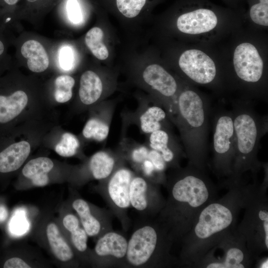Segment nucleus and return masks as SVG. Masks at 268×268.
Listing matches in <instances>:
<instances>
[{
    "instance_id": "nucleus-1",
    "label": "nucleus",
    "mask_w": 268,
    "mask_h": 268,
    "mask_svg": "<svg viewBox=\"0 0 268 268\" xmlns=\"http://www.w3.org/2000/svg\"><path fill=\"white\" fill-rule=\"evenodd\" d=\"M30 234L49 254L57 266L68 268L82 266L63 232L53 211L40 210L32 219Z\"/></svg>"
},
{
    "instance_id": "nucleus-2",
    "label": "nucleus",
    "mask_w": 268,
    "mask_h": 268,
    "mask_svg": "<svg viewBox=\"0 0 268 268\" xmlns=\"http://www.w3.org/2000/svg\"><path fill=\"white\" fill-rule=\"evenodd\" d=\"M135 174L130 169L120 166L106 179L102 181L97 191L102 195L125 229H128L129 219L128 209L131 206L130 187Z\"/></svg>"
},
{
    "instance_id": "nucleus-3",
    "label": "nucleus",
    "mask_w": 268,
    "mask_h": 268,
    "mask_svg": "<svg viewBox=\"0 0 268 268\" xmlns=\"http://www.w3.org/2000/svg\"><path fill=\"white\" fill-rule=\"evenodd\" d=\"M183 1V11L177 19V27L180 31L199 35L210 32L216 27L221 9L206 0Z\"/></svg>"
},
{
    "instance_id": "nucleus-4",
    "label": "nucleus",
    "mask_w": 268,
    "mask_h": 268,
    "mask_svg": "<svg viewBox=\"0 0 268 268\" xmlns=\"http://www.w3.org/2000/svg\"><path fill=\"white\" fill-rule=\"evenodd\" d=\"M155 227L144 221L138 224L128 243L126 267L147 268L154 263L159 244Z\"/></svg>"
},
{
    "instance_id": "nucleus-5",
    "label": "nucleus",
    "mask_w": 268,
    "mask_h": 268,
    "mask_svg": "<svg viewBox=\"0 0 268 268\" xmlns=\"http://www.w3.org/2000/svg\"><path fill=\"white\" fill-rule=\"evenodd\" d=\"M128 241L122 234L112 230L98 239L90 249L89 266L95 268L126 267Z\"/></svg>"
},
{
    "instance_id": "nucleus-6",
    "label": "nucleus",
    "mask_w": 268,
    "mask_h": 268,
    "mask_svg": "<svg viewBox=\"0 0 268 268\" xmlns=\"http://www.w3.org/2000/svg\"><path fill=\"white\" fill-rule=\"evenodd\" d=\"M71 191L68 201L88 236L97 239L112 230L110 211L93 204Z\"/></svg>"
},
{
    "instance_id": "nucleus-7",
    "label": "nucleus",
    "mask_w": 268,
    "mask_h": 268,
    "mask_svg": "<svg viewBox=\"0 0 268 268\" xmlns=\"http://www.w3.org/2000/svg\"><path fill=\"white\" fill-rule=\"evenodd\" d=\"M58 213L61 229L82 266H89L88 236L68 201L59 206Z\"/></svg>"
},
{
    "instance_id": "nucleus-8",
    "label": "nucleus",
    "mask_w": 268,
    "mask_h": 268,
    "mask_svg": "<svg viewBox=\"0 0 268 268\" xmlns=\"http://www.w3.org/2000/svg\"><path fill=\"white\" fill-rule=\"evenodd\" d=\"M178 63L183 72L198 83H209L216 76V68L214 61L201 50H186L181 55Z\"/></svg>"
},
{
    "instance_id": "nucleus-9",
    "label": "nucleus",
    "mask_w": 268,
    "mask_h": 268,
    "mask_svg": "<svg viewBox=\"0 0 268 268\" xmlns=\"http://www.w3.org/2000/svg\"><path fill=\"white\" fill-rule=\"evenodd\" d=\"M233 66L237 75L248 82H256L261 78L264 62L255 45L249 42L239 44L233 54Z\"/></svg>"
},
{
    "instance_id": "nucleus-10",
    "label": "nucleus",
    "mask_w": 268,
    "mask_h": 268,
    "mask_svg": "<svg viewBox=\"0 0 268 268\" xmlns=\"http://www.w3.org/2000/svg\"><path fill=\"white\" fill-rule=\"evenodd\" d=\"M233 219L231 211L217 203L209 204L200 214L195 232L200 238H207L229 226Z\"/></svg>"
},
{
    "instance_id": "nucleus-11",
    "label": "nucleus",
    "mask_w": 268,
    "mask_h": 268,
    "mask_svg": "<svg viewBox=\"0 0 268 268\" xmlns=\"http://www.w3.org/2000/svg\"><path fill=\"white\" fill-rule=\"evenodd\" d=\"M55 164L50 158L39 157L29 161L21 171L23 180L17 186L18 190L24 191L35 187H42L53 183L51 173Z\"/></svg>"
},
{
    "instance_id": "nucleus-12",
    "label": "nucleus",
    "mask_w": 268,
    "mask_h": 268,
    "mask_svg": "<svg viewBox=\"0 0 268 268\" xmlns=\"http://www.w3.org/2000/svg\"><path fill=\"white\" fill-rule=\"evenodd\" d=\"M208 195L204 183L200 178L191 175L178 180L171 190V196L174 201L188 203L193 207H199L204 203Z\"/></svg>"
},
{
    "instance_id": "nucleus-13",
    "label": "nucleus",
    "mask_w": 268,
    "mask_h": 268,
    "mask_svg": "<svg viewBox=\"0 0 268 268\" xmlns=\"http://www.w3.org/2000/svg\"><path fill=\"white\" fill-rule=\"evenodd\" d=\"M155 190L151 182L142 175H134L130 187L131 206L142 214L153 211Z\"/></svg>"
},
{
    "instance_id": "nucleus-14",
    "label": "nucleus",
    "mask_w": 268,
    "mask_h": 268,
    "mask_svg": "<svg viewBox=\"0 0 268 268\" xmlns=\"http://www.w3.org/2000/svg\"><path fill=\"white\" fill-rule=\"evenodd\" d=\"M181 116L193 128H199L204 121L202 101L198 93L192 90L182 92L178 100Z\"/></svg>"
},
{
    "instance_id": "nucleus-15",
    "label": "nucleus",
    "mask_w": 268,
    "mask_h": 268,
    "mask_svg": "<svg viewBox=\"0 0 268 268\" xmlns=\"http://www.w3.org/2000/svg\"><path fill=\"white\" fill-rule=\"evenodd\" d=\"M142 78L147 84L164 97H172L177 91L175 78L159 65L147 67L142 73Z\"/></svg>"
},
{
    "instance_id": "nucleus-16",
    "label": "nucleus",
    "mask_w": 268,
    "mask_h": 268,
    "mask_svg": "<svg viewBox=\"0 0 268 268\" xmlns=\"http://www.w3.org/2000/svg\"><path fill=\"white\" fill-rule=\"evenodd\" d=\"M237 139V147L242 154L252 152L256 142L258 130L254 119L247 114H241L233 121Z\"/></svg>"
},
{
    "instance_id": "nucleus-17",
    "label": "nucleus",
    "mask_w": 268,
    "mask_h": 268,
    "mask_svg": "<svg viewBox=\"0 0 268 268\" xmlns=\"http://www.w3.org/2000/svg\"><path fill=\"white\" fill-rule=\"evenodd\" d=\"M30 152L26 141L13 143L0 152V173H8L19 169Z\"/></svg>"
},
{
    "instance_id": "nucleus-18",
    "label": "nucleus",
    "mask_w": 268,
    "mask_h": 268,
    "mask_svg": "<svg viewBox=\"0 0 268 268\" xmlns=\"http://www.w3.org/2000/svg\"><path fill=\"white\" fill-rule=\"evenodd\" d=\"M120 160L116 156L107 151H99L90 158L88 170L92 178L103 181L107 179L121 166Z\"/></svg>"
},
{
    "instance_id": "nucleus-19",
    "label": "nucleus",
    "mask_w": 268,
    "mask_h": 268,
    "mask_svg": "<svg viewBox=\"0 0 268 268\" xmlns=\"http://www.w3.org/2000/svg\"><path fill=\"white\" fill-rule=\"evenodd\" d=\"M49 262L36 250L21 244L19 252L4 262V268H47Z\"/></svg>"
},
{
    "instance_id": "nucleus-20",
    "label": "nucleus",
    "mask_w": 268,
    "mask_h": 268,
    "mask_svg": "<svg viewBox=\"0 0 268 268\" xmlns=\"http://www.w3.org/2000/svg\"><path fill=\"white\" fill-rule=\"evenodd\" d=\"M21 52L27 59L28 67L32 71L41 72L48 67V55L40 42L34 40L27 41L22 45Z\"/></svg>"
},
{
    "instance_id": "nucleus-21",
    "label": "nucleus",
    "mask_w": 268,
    "mask_h": 268,
    "mask_svg": "<svg viewBox=\"0 0 268 268\" xmlns=\"http://www.w3.org/2000/svg\"><path fill=\"white\" fill-rule=\"evenodd\" d=\"M102 92V81L95 72L87 70L81 75L78 93L83 104L90 105L96 102L100 98Z\"/></svg>"
},
{
    "instance_id": "nucleus-22",
    "label": "nucleus",
    "mask_w": 268,
    "mask_h": 268,
    "mask_svg": "<svg viewBox=\"0 0 268 268\" xmlns=\"http://www.w3.org/2000/svg\"><path fill=\"white\" fill-rule=\"evenodd\" d=\"M28 102L27 94L22 90L8 96L0 95V123L8 122L17 117Z\"/></svg>"
},
{
    "instance_id": "nucleus-23",
    "label": "nucleus",
    "mask_w": 268,
    "mask_h": 268,
    "mask_svg": "<svg viewBox=\"0 0 268 268\" xmlns=\"http://www.w3.org/2000/svg\"><path fill=\"white\" fill-rule=\"evenodd\" d=\"M234 131L233 121L231 117L223 116L219 118L213 135V145L217 153L224 154L229 150Z\"/></svg>"
},
{
    "instance_id": "nucleus-24",
    "label": "nucleus",
    "mask_w": 268,
    "mask_h": 268,
    "mask_svg": "<svg viewBox=\"0 0 268 268\" xmlns=\"http://www.w3.org/2000/svg\"><path fill=\"white\" fill-rule=\"evenodd\" d=\"M166 116L165 112L160 107L152 106L146 108L140 115L139 121L142 132L145 134L161 129V122Z\"/></svg>"
},
{
    "instance_id": "nucleus-25",
    "label": "nucleus",
    "mask_w": 268,
    "mask_h": 268,
    "mask_svg": "<svg viewBox=\"0 0 268 268\" xmlns=\"http://www.w3.org/2000/svg\"><path fill=\"white\" fill-rule=\"evenodd\" d=\"M110 122L109 115L105 118H90L84 127L82 134L88 139H93L98 141H103L109 134Z\"/></svg>"
},
{
    "instance_id": "nucleus-26",
    "label": "nucleus",
    "mask_w": 268,
    "mask_h": 268,
    "mask_svg": "<svg viewBox=\"0 0 268 268\" xmlns=\"http://www.w3.org/2000/svg\"><path fill=\"white\" fill-rule=\"evenodd\" d=\"M103 32L99 27L90 29L86 33L85 42L93 55L100 60H104L109 56V52L103 42Z\"/></svg>"
},
{
    "instance_id": "nucleus-27",
    "label": "nucleus",
    "mask_w": 268,
    "mask_h": 268,
    "mask_svg": "<svg viewBox=\"0 0 268 268\" xmlns=\"http://www.w3.org/2000/svg\"><path fill=\"white\" fill-rule=\"evenodd\" d=\"M149 140L150 147L159 152L165 162L173 160L174 154L168 146L169 137L166 131L160 129L152 132Z\"/></svg>"
},
{
    "instance_id": "nucleus-28",
    "label": "nucleus",
    "mask_w": 268,
    "mask_h": 268,
    "mask_svg": "<svg viewBox=\"0 0 268 268\" xmlns=\"http://www.w3.org/2000/svg\"><path fill=\"white\" fill-rule=\"evenodd\" d=\"M75 83L74 79L68 75H60L55 81L54 97L59 103H65L72 97V88Z\"/></svg>"
},
{
    "instance_id": "nucleus-29",
    "label": "nucleus",
    "mask_w": 268,
    "mask_h": 268,
    "mask_svg": "<svg viewBox=\"0 0 268 268\" xmlns=\"http://www.w3.org/2000/svg\"><path fill=\"white\" fill-rule=\"evenodd\" d=\"M249 16L255 23L268 26V0H248Z\"/></svg>"
},
{
    "instance_id": "nucleus-30",
    "label": "nucleus",
    "mask_w": 268,
    "mask_h": 268,
    "mask_svg": "<svg viewBox=\"0 0 268 268\" xmlns=\"http://www.w3.org/2000/svg\"><path fill=\"white\" fill-rule=\"evenodd\" d=\"M79 143L77 137L71 133L63 134L61 140L55 147L56 152L63 157H71L77 151Z\"/></svg>"
},
{
    "instance_id": "nucleus-31",
    "label": "nucleus",
    "mask_w": 268,
    "mask_h": 268,
    "mask_svg": "<svg viewBox=\"0 0 268 268\" xmlns=\"http://www.w3.org/2000/svg\"><path fill=\"white\" fill-rule=\"evenodd\" d=\"M147 0H115L118 10L127 18L137 16L145 5Z\"/></svg>"
},
{
    "instance_id": "nucleus-32",
    "label": "nucleus",
    "mask_w": 268,
    "mask_h": 268,
    "mask_svg": "<svg viewBox=\"0 0 268 268\" xmlns=\"http://www.w3.org/2000/svg\"><path fill=\"white\" fill-rule=\"evenodd\" d=\"M244 258L242 251L238 248H232L227 252L225 261L222 263H213L210 264L207 268H244L241 264Z\"/></svg>"
},
{
    "instance_id": "nucleus-33",
    "label": "nucleus",
    "mask_w": 268,
    "mask_h": 268,
    "mask_svg": "<svg viewBox=\"0 0 268 268\" xmlns=\"http://www.w3.org/2000/svg\"><path fill=\"white\" fill-rule=\"evenodd\" d=\"M59 62L61 68L69 71L74 68L75 55L73 49L68 45H65L59 51Z\"/></svg>"
},
{
    "instance_id": "nucleus-34",
    "label": "nucleus",
    "mask_w": 268,
    "mask_h": 268,
    "mask_svg": "<svg viewBox=\"0 0 268 268\" xmlns=\"http://www.w3.org/2000/svg\"><path fill=\"white\" fill-rule=\"evenodd\" d=\"M150 149L144 145L137 146L134 147L130 152L129 158L130 161L136 168L139 169L143 162L148 159Z\"/></svg>"
},
{
    "instance_id": "nucleus-35",
    "label": "nucleus",
    "mask_w": 268,
    "mask_h": 268,
    "mask_svg": "<svg viewBox=\"0 0 268 268\" xmlns=\"http://www.w3.org/2000/svg\"><path fill=\"white\" fill-rule=\"evenodd\" d=\"M67 10L69 20L73 23L78 24L82 20L81 7L77 0H68Z\"/></svg>"
},
{
    "instance_id": "nucleus-36",
    "label": "nucleus",
    "mask_w": 268,
    "mask_h": 268,
    "mask_svg": "<svg viewBox=\"0 0 268 268\" xmlns=\"http://www.w3.org/2000/svg\"><path fill=\"white\" fill-rule=\"evenodd\" d=\"M148 159L152 163L156 171H162L164 170L166 162L159 152L152 149H150Z\"/></svg>"
},
{
    "instance_id": "nucleus-37",
    "label": "nucleus",
    "mask_w": 268,
    "mask_h": 268,
    "mask_svg": "<svg viewBox=\"0 0 268 268\" xmlns=\"http://www.w3.org/2000/svg\"><path fill=\"white\" fill-rule=\"evenodd\" d=\"M138 169L141 171L142 176L147 179L153 176L156 171L152 163L148 159L143 162Z\"/></svg>"
},
{
    "instance_id": "nucleus-38",
    "label": "nucleus",
    "mask_w": 268,
    "mask_h": 268,
    "mask_svg": "<svg viewBox=\"0 0 268 268\" xmlns=\"http://www.w3.org/2000/svg\"><path fill=\"white\" fill-rule=\"evenodd\" d=\"M259 218L261 220L264 221V227L265 233V244L267 248H268V212L264 210H261L259 212Z\"/></svg>"
},
{
    "instance_id": "nucleus-39",
    "label": "nucleus",
    "mask_w": 268,
    "mask_h": 268,
    "mask_svg": "<svg viewBox=\"0 0 268 268\" xmlns=\"http://www.w3.org/2000/svg\"><path fill=\"white\" fill-rule=\"evenodd\" d=\"M8 216V211L3 204H0V223L4 222Z\"/></svg>"
},
{
    "instance_id": "nucleus-40",
    "label": "nucleus",
    "mask_w": 268,
    "mask_h": 268,
    "mask_svg": "<svg viewBox=\"0 0 268 268\" xmlns=\"http://www.w3.org/2000/svg\"><path fill=\"white\" fill-rule=\"evenodd\" d=\"M19 0H4L9 5H13L18 2Z\"/></svg>"
},
{
    "instance_id": "nucleus-41",
    "label": "nucleus",
    "mask_w": 268,
    "mask_h": 268,
    "mask_svg": "<svg viewBox=\"0 0 268 268\" xmlns=\"http://www.w3.org/2000/svg\"><path fill=\"white\" fill-rule=\"evenodd\" d=\"M4 51V46L2 42L0 41V55H1Z\"/></svg>"
},
{
    "instance_id": "nucleus-42",
    "label": "nucleus",
    "mask_w": 268,
    "mask_h": 268,
    "mask_svg": "<svg viewBox=\"0 0 268 268\" xmlns=\"http://www.w3.org/2000/svg\"><path fill=\"white\" fill-rule=\"evenodd\" d=\"M268 260H267L266 262H264L262 265V267L261 268H268Z\"/></svg>"
},
{
    "instance_id": "nucleus-43",
    "label": "nucleus",
    "mask_w": 268,
    "mask_h": 268,
    "mask_svg": "<svg viewBox=\"0 0 268 268\" xmlns=\"http://www.w3.org/2000/svg\"><path fill=\"white\" fill-rule=\"evenodd\" d=\"M27 0L29 1V2H34V1H36L37 0Z\"/></svg>"
},
{
    "instance_id": "nucleus-44",
    "label": "nucleus",
    "mask_w": 268,
    "mask_h": 268,
    "mask_svg": "<svg viewBox=\"0 0 268 268\" xmlns=\"http://www.w3.org/2000/svg\"><path fill=\"white\" fill-rule=\"evenodd\" d=\"M226 0L231 2V1H235L236 0Z\"/></svg>"
},
{
    "instance_id": "nucleus-45",
    "label": "nucleus",
    "mask_w": 268,
    "mask_h": 268,
    "mask_svg": "<svg viewBox=\"0 0 268 268\" xmlns=\"http://www.w3.org/2000/svg\"><path fill=\"white\" fill-rule=\"evenodd\" d=\"M10 18H7V19H6V22H7V21H8V20H10Z\"/></svg>"
}]
</instances>
